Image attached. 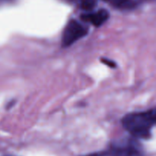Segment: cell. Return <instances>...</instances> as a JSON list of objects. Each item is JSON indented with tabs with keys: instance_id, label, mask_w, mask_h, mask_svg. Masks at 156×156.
Returning a JSON list of instances; mask_svg holds the SVG:
<instances>
[{
	"instance_id": "cell-6",
	"label": "cell",
	"mask_w": 156,
	"mask_h": 156,
	"mask_svg": "<svg viewBox=\"0 0 156 156\" xmlns=\"http://www.w3.org/2000/svg\"><path fill=\"white\" fill-rule=\"evenodd\" d=\"M108 2L116 8H127L132 6L130 0H108Z\"/></svg>"
},
{
	"instance_id": "cell-5",
	"label": "cell",
	"mask_w": 156,
	"mask_h": 156,
	"mask_svg": "<svg viewBox=\"0 0 156 156\" xmlns=\"http://www.w3.org/2000/svg\"><path fill=\"white\" fill-rule=\"evenodd\" d=\"M80 8L84 11L89 12L94 9L97 5L96 0H80Z\"/></svg>"
},
{
	"instance_id": "cell-9",
	"label": "cell",
	"mask_w": 156,
	"mask_h": 156,
	"mask_svg": "<svg viewBox=\"0 0 156 156\" xmlns=\"http://www.w3.org/2000/svg\"><path fill=\"white\" fill-rule=\"evenodd\" d=\"M62 1L66 2H68V3H73L74 2H76V0H62Z\"/></svg>"
},
{
	"instance_id": "cell-8",
	"label": "cell",
	"mask_w": 156,
	"mask_h": 156,
	"mask_svg": "<svg viewBox=\"0 0 156 156\" xmlns=\"http://www.w3.org/2000/svg\"><path fill=\"white\" fill-rule=\"evenodd\" d=\"M105 154H106V153L105 152H98V153H93V154H90L85 156H105Z\"/></svg>"
},
{
	"instance_id": "cell-10",
	"label": "cell",
	"mask_w": 156,
	"mask_h": 156,
	"mask_svg": "<svg viewBox=\"0 0 156 156\" xmlns=\"http://www.w3.org/2000/svg\"><path fill=\"white\" fill-rule=\"evenodd\" d=\"M103 1H105V2H108V0H103Z\"/></svg>"
},
{
	"instance_id": "cell-1",
	"label": "cell",
	"mask_w": 156,
	"mask_h": 156,
	"mask_svg": "<svg viewBox=\"0 0 156 156\" xmlns=\"http://www.w3.org/2000/svg\"><path fill=\"white\" fill-rule=\"evenodd\" d=\"M155 109L145 112H137L126 115L122 119L123 128L138 139H149L155 124Z\"/></svg>"
},
{
	"instance_id": "cell-7",
	"label": "cell",
	"mask_w": 156,
	"mask_h": 156,
	"mask_svg": "<svg viewBox=\"0 0 156 156\" xmlns=\"http://www.w3.org/2000/svg\"><path fill=\"white\" fill-rule=\"evenodd\" d=\"M103 61L104 63H105V64H106L107 65H108V66H110V67H115V64H114V62H113V61H109V60H105V61Z\"/></svg>"
},
{
	"instance_id": "cell-2",
	"label": "cell",
	"mask_w": 156,
	"mask_h": 156,
	"mask_svg": "<svg viewBox=\"0 0 156 156\" xmlns=\"http://www.w3.org/2000/svg\"><path fill=\"white\" fill-rule=\"evenodd\" d=\"M88 34V28L78 21L71 19L65 27L62 35V47H68Z\"/></svg>"
},
{
	"instance_id": "cell-4",
	"label": "cell",
	"mask_w": 156,
	"mask_h": 156,
	"mask_svg": "<svg viewBox=\"0 0 156 156\" xmlns=\"http://www.w3.org/2000/svg\"><path fill=\"white\" fill-rule=\"evenodd\" d=\"M81 18L85 22H89L95 27H99L109 18V12L106 9H100L96 12L83 14L81 15Z\"/></svg>"
},
{
	"instance_id": "cell-3",
	"label": "cell",
	"mask_w": 156,
	"mask_h": 156,
	"mask_svg": "<svg viewBox=\"0 0 156 156\" xmlns=\"http://www.w3.org/2000/svg\"><path fill=\"white\" fill-rule=\"evenodd\" d=\"M140 153L138 145L133 141L115 145L111 151L113 156H139Z\"/></svg>"
}]
</instances>
